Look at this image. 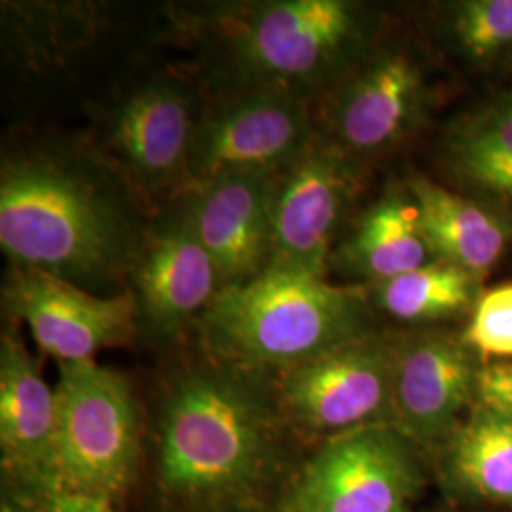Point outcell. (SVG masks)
<instances>
[{"label": "cell", "mask_w": 512, "mask_h": 512, "mask_svg": "<svg viewBox=\"0 0 512 512\" xmlns=\"http://www.w3.org/2000/svg\"><path fill=\"white\" fill-rule=\"evenodd\" d=\"M128 281L139 329L164 340L181 336L190 325L198 327L219 296V270L200 239L184 194L148 217Z\"/></svg>", "instance_id": "7c38bea8"}, {"label": "cell", "mask_w": 512, "mask_h": 512, "mask_svg": "<svg viewBox=\"0 0 512 512\" xmlns=\"http://www.w3.org/2000/svg\"><path fill=\"white\" fill-rule=\"evenodd\" d=\"M446 465L467 494L512 505V418L475 403L452 435Z\"/></svg>", "instance_id": "44dd1931"}, {"label": "cell", "mask_w": 512, "mask_h": 512, "mask_svg": "<svg viewBox=\"0 0 512 512\" xmlns=\"http://www.w3.org/2000/svg\"><path fill=\"white\" fill-rule=\"evenodd\" d=\"M264 382L209 359L169 387L158 469L171 494L209 499L255 480L272 450L277 399Z\"/></svg>", "instance_id": "277c9868"}, {"label": "cell", "mask_w": 512, "mask_h": 512, "mask_svg": "<svg viewBox=\"0 0 512 512\" xmlns=\"http://www.w3.org/2000/svg\"><path fill=\"white\" fill-rule=\"evenodd\" d=\"M2 308L31 330L38 349L59 363H84L103 349L129 344L139 330L135 296H99L55 275L10 266Z\"/></svg>", "instance_id": "4fadbf2b"}, {"label": "cell", "mask_w": 512, "mask_h": 512, "mask_svg": "<svg viewBox=\"0 0 512 512\" xmlns=\"http://www.w3.org/2000/svg\"><path fill=\"white\" fill-rule=\"evenodd\" d=\"M0 512H25V511H19V509H16V507H12V505H2V511Z\"/></svg>", "instance_id": "83f0119b"}, {"label": "cell", "mask_w": 512, "mask_h": 512, "mask_svg": "<svg viewBox=\"0 0 512 512\" xmlns=\"http://www.w3.org/2000/svg\"><path fill=\"white\" fill-rule=\"evenodd\" d=\"M461 340L482 365L512 361V281L480 293Z\"/></svg>", "instance_id": "cb8c5ba5"}, {"label": "cell", "mask_w": 512, "mask_h": 512, "mask_svg": "<svg viewBox=\"0 0 512 512\" xmlns=\"http://www.w3.org/2000/svg\"><path fill=\"white\" fill-rule=\"evenodd\" d=\"M46 512H114L112 501L57 495L46 499Z\"/></svg>", "instance_id": "4316f807"}, {"label": "cell", "mask_w": 512, "mask_h": 512, "mask_svg": "<svg viewBox=\"0 0 512 512\" xmlns=\"http://www.w3.org/2000/svg\"><path fill=\"white\" fill-rule=\"evenodd\" d=\"M395 340L368 334L277 378L281 414L298 427L344 435L393 425Z\"/></svg>", "instance_id": "30bf717a"}, {"label": "cell", "mask_w": 512, "mask_h": 512, "mask_svg": "<svg viewBox=\"0 0 512 512\" xmlns=\"http://www.w3.org/2000/svg\"><path fill=\"white\" fill-rule=\"evenodd\" d=\"M444 147L450 165L512 158V95L459 118Z\"/></svg>", "instance_id": "603a6c76"}, {"label": "cell", "mask_w": 512, "mask_h": 512, "mask_svg": "<svg viewBox=\"0 0 512 512\" xmlns=\"http://www.w3.org/2000/svg\"><path fill=\"white\" fill-rule=\"evenodd\" d=\"M475 403L512 418V361L480 365Z\"/></svg>", "instance_id": "484cf974"}, {"label": "cell", "mask_w": 512, "mask_h": 512, "mask_svg": "<svg viewBox=\"0 0 512 512\" xmlns=\"http://www.w3.org/2000/svg\"><path fill=\"white\" fill-rule=\"evenodd\" d=\"M404 512H410V511H404Z\"/></svg>", "instance_id": "f1b7e54d"}, {"label": "cell", "mask_w": 512, "mask_h": 512, "mask_svg": "<svg viewBox=\"0 0 512 512\" xmlns=\"http://www.w3.org/2000/svg\"><path fill=\"white\" fill-rule=\"evenodd\" d=\"M374 310L401 323H437L471 313L480 296V279L458 266L433 260L412 272L366 285Z\"/></svg>", "instance_id": "ffe728a7"}, {"label": "cell", "mask_w": 512, "mask_h": 512, "mask_svg": "<svg viewBox=\"0 0 512 512\" xmlns=\"http://www.w3.org/2000/svg\"><path fill=\"white\" fill-rule=\"evenodd\" d=\"M315 133L308 97L274 88L213 90L205 95L192 141L190 183L243 171H281Z\"/></svg>", "instance_id": "9c48e42d"}, {"label": "cell", "mask_w": 512, "mask_h": 512, "mask_svg": "<svg viewBox=\"0 0 512 512\" xmlns=\"http://www.w3.org/2000/svg\"><path fill=\"white\" fill-rule=\"evenodd\" d=\"M374 308L365 285L268 270L222 289L198 321L203 349L215 363L260 380L372 334Z\"/></svg>", "instance_id": "3957f363"}, {"label": "cell", "mask_w": 512, "mask_h": 512, "mask_svg": "<svg viewBox=\"0 0 512 512\" xmlns=\"http://www.w3.org/2000/svg\"><path fill=\"white\" fill-rule=\"evenodd\" d=\"M148 211L88 143L37 141L0 164V249L10 266L90 293L128 281Z\"/></svg>", "instance_id": "6da1fadb"}, {"label": "cell", "mask_w": 512, "mask_h": 512, "mask_svg": "<svg viewBox=\"0 0 512 512\" xmlns=\"http://www.w3.org/2000/svg\"><path fill=\"white\" fill-rule=\"evenodd\" d=\"M476 359L461 336L446 332L395 340L393 427L421 444L454 435L465 408L475 404Z\"/></svg>", "instance_id": "5bb4252c"}, {"label": "cell", "mask_w": 512, "mask_h": 512, "mask_svg": "<svg viewBox=\"0 0 512 512\" xmlns=\"http://www.w3.org/2000/svg\"><path fill=\"white\" fill-rule=\"evenodd\" d=\"M450 167L458 177L490 196L492 202L512 207V158L459 162Z\"/></svg>", "instance_id": "d4e9b609"}, {"label": "cell", "mask_w": 512, "mask_h": 512, "mask_svg": "<svg viewBox=\"0 0 512 512\" xmlns=\"http://www.w3.org/2000/svg\"><path fill=\"white\" fill-rule=\"evenodd\" d=\"M277 181L279 171L228 173L184 194L222 289L245 285L268 270Z\"/></svg>", "instance_id": "9a60e30c"}, {"label": "cell", "mask_w": 512, "mask_h": 512, "mask_svg": "<svg viewBox=\"0 0 512 512\" xmlns=\"http://www.w3.org/2000/svg\"><path fill=\"white\" fill-rule=\"evenodd\" d=\"M213 90L274 88L319 99L382 40L376 10L353 0H258L175 6Z\"/></svg>", "instance_id": "7a4b0ae2"}, {"label": "cell", "mask_w": 512, "mask_h": 512, "mask_svg": "<svg viewBox=\"0 0 512 512\" xmlns=\"http://www.w3.org/2000/svg\"><path fill=\"white\" fill-rule=\"evenodd\" d=\"M2 52L21 73L63 71L93 50L114 23L105 2H2Z\"/></svg>", "instance_id": "ac0fdd59"}, {"label": "cell", "mask_w": 512, "mask_h": 512, "mask_svg": "<svg viewBox=\"0 0 512 512\" xmlns=\"http://www.w3.org/2000/svg\"><path fill=\"white\" fill-rule=\"evenodd\" d=\"M406 183L418 202L421 228L437 260L482 281L511 251L509 207L452 192L423 175H412Z\"/></svg>", "instance_id": "d6986e66"}, {"label": "cell", "mask_w": 512, "mask_h": 512, "mask_svg": "<svg viewBox=\"0 0 512 512\" xmlns=\"http://www.w3.org/2000/svg\"><path fill=\"white\" fill-rule=\"evenodd\" d=\"M420 480L412 442L397 427H365L327 440L281 512H404Z\"/></svg>", "instance_id": "8fae6325"}, {"label": "cell", "mask_w": 512, "mask_h": 512, "mask_svg": "<svg viewBox=\"0 0 512 512\" xmlns=\"http://www.w3.org/2000/svg\"><path fill=\"white\" fill-rule=\"evenodd\" d=\"M433 101L435 92L418 52L382 38L317 99L313 110L317 131L368 165L414 137L427 122Z\"/></svg>", "instance_id": "52a82bcc"}, {"label": "cell", "mask_w": 512, "mask_h": 512, "mask_svg": "<svg viewBox=\"0 0 512 512\" xmlns=\"http://www.w3.org/2000/svg\"><path fill=\"white\" fill-rule=\"evenodd\" d=\"M437 260L421 228L418 202L408 183L385 186L340 239L330 268L374 285Z\"/></svg>", "instance_id": "e0dca14e"}, {"label": "cell", "mask_w": 512, "mask_h": 512, "mask_svg": "<svg viewBox=\"0 0 512 512\" xmlns=\"http://www.w3.org/2000/svg\"><path fill=\"white\" fill-rule=\"evenodd\" d=\"M57 427L44 497L112 501L139 461V408L128 380L95 361L59 363Z\"/></svg>", "instance_id": "5b68a950"}, {"label": "cell", "mask_w": 512, "mask_h": 512, "mask_svg": "<svg viewBox=\"0 0 512 512\" xmlns=\"http://www.w3.org/2000/svg\"><path fill=\"white\" fill-rule=\"evenodd\" d=\"M205 92L190 76L158 71L97 116L92 145L150 213L190 190V150Z\"/></svg>", "instance_id": "8992f818"}, {"label": "cell", "mask_w": 512, "mask_h": 512, "mask_svg": "<svg viewBox=\"0 0 512 512\" xmlns=\"http://www.w3.org/2000/svg\"><path fill=\"white\" fill-rule=\"evenodd\" d=\"M366 177L368 165L317 131L279 171L268 270L327 277Z\"/></svg>", "instance_id": "ba28073f"}, {"label": "cell", "mask_w": 512, "mask_h": 512, "mask_svg": "<svg viewBox=\"0 0 512 512\" xmlns=\"http://www.w3.org/2000/svg\"><path fill=\"white\" fill-rule=\"evenodd\" d=\"M440 35L461 61L492 67L512 54V0H461L440 10Z\"/></svg>", "instance_id": "7402d4cb"}, {"label": "cell", "mask_w": 512, "mask_h": 512, "mask_svg": "<svg viewBox=\"0 0 512 512\" xmlns=\"http://www.w3.org/2000/svg\"><path fill=\"white\" fill-rule=\"evenodd\" d=\"M57 427V393L18 330L0 338V454L10 473L44 492Z\"/></svg>", "instance_id": "2e32d148"}]
</instances>
